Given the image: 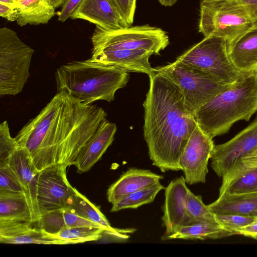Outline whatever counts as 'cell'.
<instances>
[{
    "mask_svg": "<svg viewBox=\"0 0 257 257\" xmlns=\"http://www.w3.org/2000/svg\"><path fill=\"white\" fill-rule=\"evenodd\" d=\"M106 115L96 105H86L57 92L15 138L40 171L55 164L68 167Z\"/></svg>",
    "mask_w": 257,
    "mask_h": 257,
    "instance_id": "obj_1",
    "label": "cell"
},
{
    "mask_svg": "<svg viewBox=\"0 0 257 257\" xmlns=\"http://www.w3.org/2000/svg\"><path fill=\"white\" fill-rule=\"evenodd\" d=\"M144 102V137L153 165L162 172L181 170L180 156L197 125L178 86L155 69Z\"/></svg>",
    "mask_w": 257,
    "mask_h": 257,
    "instance_id": "obj_2",
    "label": "cell"
},
{
    "mask_svg": "<svg viewBox=\"0 0 257 257\" xmlns=\"http://www.w3.org/2000/svg\"><path fill=\"white\" fill-rule=\"evenodd\" d=\"M257 111V72L245 73L194 112L197 125L211 139L227 133Z\"/></svg>",
    "mask_w": 257,
    "mask_h": 257,
    "instance_id": "obj_3",
    "label": "cell"
},
{
    "mask_svg": "<svg viewBox=\"0 0 257 257\" xmlns=\"http://www.w3.org/2000/svg\"><path fill=\"white\" fill-rule=\"evenodd\" d=\"M129 78L127 71L121 68L89 59L67 63L55 73L57 92L64 91L86 105L99 100L112 101Z\"/></svg>",
    "mask_w": 257,
    "mask_h": 257,
    "instance_id": "obj_4",
    "label": "cell"
},
{
    "mask_svg": "<svg viewBox=\"0 0 257 257\" xmlns=\"http://www.w3.org/2000/svg\"><path fill=\"white\" fill-rule=\"evenodd\" d=\"M237 0H202L199 32L204 37L233 40L254 23Z\"/></svg>",
    "mask_w": 257,
    "mask_h": 257,
    "instance_id": "obj_5",
    "label": "cell"
},
{
    "mask_svg": "<svg viewBox=\"0 0 257 257\" xmlns=\"http://www.w3.org/2000/svg\"><path fill=\"white\" fill-rule=\"evenodd\" d=\"M34 50L10 28L0 29V95L21 92L30 75Z\"/></svg>",
    "mask_w": 257,
    "mask_h": 257,
    "instance_id": "obj_6",
    "label": "cell"
},
{
    "mask_svg": "<svg viewBox=\"0 0 257 257\" xmlns=\"http://www.w3.org/2000/svg\"><path fill=\"white\" fill-rule=\"evenodd\" d=\"M156 69L178 86L185 103L194 114L198 108L229 85L210 74L178 59Z\"/></svg>",
    "mask_w": 257,
    "mask_h": 257,
    "instance_id": "obj_7",
    "label": "cell"
},
{
    "mask_svg": "<svg viewBox=\"0 0 257 257\" xmlns=\"http://www.w3.org/2000/svg\"><path fill=\"white\" fill-rule=\"evenodd\" d=\"M92 52L114 49L144 50L159 54L169 44L167 33L149 25L108 31L96 26L91 37Z\"/></svg>",
    "mask_w": 257,
    "mask_h": 257,
    "instance_id": "obj_8",
    "label": "cell"
},
{
    "mask_svg": "<svg viewBox=\"0 0 257 257\" xmlns=\"http://www.w3.org/2000/svg\"><path fill=\"white\" fill-rule=\"evenodd\" d=\"M177 59L210 74L227 85L245 74L233 65L228 54L227 42L219 37H204Z\"/></svg>",
    "mask_w": 257,
    "mask_h": 257,
    "instance_id": "obj_9",
    "label": "cell"
},
{
    "mask_svg": "<svg viewBox=\"0 0 257 257\" xmlns=\"http://www.w3.org/2000/svg\"><path fill=\"white\" fill-rule=\"evenodd\" d=\"M67 167L64 165L55 164L40 171L37 192L40 216L65 208L73 188L67 179Z\"/></svg>",
    "mask_w": 257,
    "mask_h": 257,
    "instance_id": "obj_10",
    "label": "cell"
},
{
    "mask_svg": "<svg viewBox=\"0 0 257 257\" xmlns=\"http://www.w3.org/2000/svg\"><path fill=\"white\" fill-rule=\"evenodd\" d=\"M214 145L213 139L197 125L179 160L187 184L193 185L206 182L208 161L211 159Z\"/></svg>",
    "mask_w": 257,
    "mask_h": 257,
    "instance_id": "obj_11",
    "label": "cell"
},
{
    "mask_svg": "<svg viewBox=\"0 0 257 257\" xmlns=\"http://www.w3.org/2000/svg\"><path fill=\"white\" fill-rule=\"evenodd\" d=\"M257 148V116L246 127L228 142L214 145L211 166L222 177L237 160Z\"/></svg>",
    "mask_w": 257,
    "mask_h": 257,
    "instance_id": "obj_12",
    "label": "cell"
},
{
    "mask_svg": "<svg viewBox=\"0 0 257 257\" xmlns=\"http://www.w3.org/2000/svg\"><path fill=\"white\" fill-rule=\"evenodd\" d=\"M189 190L183 176L172 180L165 188L162 221V226L165 227L166 230L162 240L177 228L188 224L187 199Z\"/></svg>",
    "mask_w": 257,
    "mask_h": 257,
    "instance_id": "obj_13",
    "label": "cell"
},
{
    "mask_svg": "<svg viewBox=\"0 0 257 257\" xmlns=\"http://www.w3.org/2000/svg\"><path fill=\"white\" fill-rule=\"evenodd\" d=\"M115 123L104 118L77 154L73 165L77 172L88 171L111 145L116 131Z\"/></svg>",
    "mask_w": 257,
    "mask_h": 257,
    "instance_id": "obj_14",
    "label": "cell"
},
{
    "mask_svg": "<svg viewBox=\"0 0 257 257\" xmlns=\"http://www.w3.org/2000/svg\"><path fill=\"white\" fill-rule=\"evenodd\" d=\"M9 164L15 171L21 182L37 222L40 217L37 201V186L40 171L33 163L27 150L20 146L11 156Z\"/></svg>",
    "mask_w": 257,
    "mask_h": 257,
    "instance_id": "obj_15",
    "label": "cell"
},
{
    "mask_svg": "<svg viewBox=\"0 0 257 257\" xmlns=\"http://www.w3.org/2000/svg\"><path fill=\"white\" fill-rule=\"evenodd\" d=\"M228 54L234 67L242 73L257 72V21L227 42Z\"/></svg>",
    "mask_w": 257,
    "mask_h": 257,
    "instance_id": "obj_16",
    "label": "cell"
},
{
    "mask_svg": "<svg viewBox=\"0 0 257 257\" xmlns=\"http://www.w3.org/2000/svg\"><path fill=\"white\" fill-rule=\"evenodd\" d=\"M71 19H83L108 31L127 28L110 0H82Z\"/></svg>",
    "mask_w": 257,
    "mask_h": 257,
    "instance_id": "obj_17",
    "label": "cell"
},
{
    "mask_svg": "<svg viewBox=\"0 0 257 257\" xmlns=\"http://www.w3.org/2000/svg\"><path fill=\"white\" fill-rule=\"evenodd\" d=\"M152 54L144 50L114 49L92 52L89 59L149 76L155 70L149 61Z\"/></svg>",
    "mask_w": 257,
    "mask_h": 257,
    "instance_id": "obj_18",
    "label": "cell"
},
{
    "mask_svg": "<svg viewBox=\"0 0 257 257\" xmlns=\"http://www.w3.org/2000/svg\"><path fill=\"white\" fill-rule=\"evenodd\" d=\"M64 209L100 225L104 229L105 233L118 239H127L130 237L128 234L136 231L133 228H117L112 227L99 208L74 187Z\"/></svg>",
    "mask_w": 257,
    "mask_h": 257,
    "instance_id": "obj_19",
    "label": "cell"
},
{
    "mask_svg": "<svg viewBox=\"0 0 257 257\" xmlns=\"http://www.w3.org/2000/svg\"><path fill=\"white\" fill-rule=\"evenodd\" d=\"M162 175L149 170L130 168L123 173L107 190L109 202L114 204L125 196L160 181Z\"/></svg>",
    "mask_w": 257,
    "mask_h": 257,
    "instance_id": "obj_20",
    "label": "cell"
},
{
    "mask_svg": "<svg viewBox=\"0 0 257 257\" xmlns=\"http://www.w3.org/2000/svg\"><path fill=\"white\" fill-rule=\"evenodd\" d=\"M219 195L238 194L257 190V167L236 162L222 176Z\"/></svg>",
    "mask_w": 257,
    "mask_h": 257,
    "instance_id": "obj_21",
    "label": "cell"
},
{
    "mask_svg": "<svg viewBox=\"0 0 257 257\" xmlns=\"http://www.w3.org/2000/svg\"><path fill=\"white\" fill-rule=\"evenodd\" d=\"M33 222L16 221L7 231L6 237L0 238V242L5 244H66L65 242L54 235L40 228L32 227Z\"/></svg>",
    "mask_w": 257,
    "mask_h": 257,
    "instance_id": "obj_22",
    "label": "cell"
},
{
    "mask_svg": "<svg viewBox=\"0 0 257 257\" xmlns=\"http://www.w3.org/2000/svg\"><path fill=\"white\" fill-rule=\"evenodd\" d=\"M207 207L214 214H237L255 216L257 215V190L219 195Z\"/></svg>",
    "mask_w": 257,
    "mask_h": 257,
    "instance_id": "obj_23",
    "label": "cell"
},
{
    "mask_svg": "<svg viewBox=\"0 0 257 257\" xmlns=\"http://www.w3.org/2000/svg\"><path fill=\"white\" fill-rule=\"evenodd\" d=\"M0 220L36 222L24 193L0 190Z\"/></svg>",
    "mask_w": 257,
    "mask_h": 257,
    "instance_id": "obj_24",
    "label": "cell"
},
{
    "mask_svg": "<svg viewBox=\"0 0 257 257\" xmlns=\"http://www.w3.org/2000/svg\"><path fill=\"white\" fill-rule=\"evenodd\" d=\"M233 235H235L234 232L225 229L218 223L200 222L181 226L162 240L173 239H215Z\"/></svg>",
    "mask_w": 257,
    "mask_h": 257,
    "instance_id": "obj_25",
    "label": "cell"
},
{
    "mask_svg": "<svg viewBox=\"0 0 257 257\" xmlns=\"http://www.w3.org/2000/svg\"><path fill=\"white\" fill-rule=\"evenodd\" d=\"M19 11L18 25L47 24L55 15V9L49 0H17Z\"/></svg>",
    "mask_w": 257,
    "mask_h": 257,
    "instance_id": "obj_26",
    "label": "cell"
},
{
    "mask_svg": "<svg viewBox=\"0 0 257 257\" xmlns=\"http://www.w3.org/2000/svg\"><path fill=\"white\" fill-rule=\"evenodd\" d=\"M165 187L160 181L133 192L112 204L110 211L116 212L125 209H137L154 200L157 195Z\"/></svg>",
    "mask_w": 257,
    "mask_h": 257,
    "instance_id": "obj_27",
    "label": "cell"
},
{
    "mask_svg": "<svg viewBox=\"0 0 257 257\" xmlns=\"http://www.w3.org/2000/svg\"><path fill=\"white\" fill-rule=\"evenodd\" d=\"M104 229L95 227H70L61 230L56 236L64 240L66 244L96 241L102 237Z\"/></svg>",
    "mask_w": 257,
    "mask_h": 257,
    "instance_id": "obj_28",
    "label": "cell"
},
{
    "mask_svg": "<svg viewBox=\"0 0 257 257\" xmlns=\"http://www.w3.org/2000/svg\"><path fill=\"white\" fill-rule=\"evenodd\" d=\"M187 214L188 225L200 222L218 223L215 215L203 203L202 197L195 195L190 190L187 199Z\"/></svg>",
    "mask_w": 257,
    "mask_h": 257,
    "instance_id": "obj_29",
    "label": "cell"
},
{
    "mask_svg": "<svg viewBox=\"0 0 257 257\" xmlns=\"http://www.w3.org/2000/svg\"><path fill=\"white\" fill-rule=\"evenodd\" d=\"M16 138L11 136L7 121L0 124V165L9 164L12 154L19 147Z\"/></svg>",
    "mask_w": 257,
    "mask_h": 257,
    "instance_id": "obj_30",
    "label": "cell"
},
{
    "mask_svg": "<svg viewBox=\"0 0 257 257\" xmlns=\"http://www.w3.org/2000/svg\"><path fill=\"white\" fill-rule=\"evenodd\" d=\"M218 223L225 229L237 234L236 230L246 226L257 219L254 216L237 214H214Z\"/></svg>",
    "mask_w": 257,
    "mask_h": 257,
    "instance_id": "obj_31",
    "label": "cell"
},
{
    "mask_svg": "<svg viewBox=\"0 0 257 257\" xmlns=\"http://www.w3.org/2000/svg\"><path fill=\"white\" fill-rule=\"evenodd\" d=\"M0 190L24 193L16 173L9 164L0 165Z\"/></svg>",
    "mask_w": 257,
    "mask_h": 257,
    "instance_id": "obj_32",
    "label": "cell"
},
{
    "mask_svg": "<svg viewBox=\"0 0 257 257\" xmlns=\"http://www.w3.org/2000/svg\"><path fill=\"white\" fill-rule=\"evenodd\" d=\"M127 27L134 21L136 0H110Z\"/></svg>",
    "mask_w": 257,
    "mask_h": 257,
    "instance_id": "obj_33",
    "label": "cell"
},
{
    "mask_svg": "<svg viewBox=\"0 0 257 257\" xmlns=\"http://www.w3.org/2000/svg\"><path fill=\"white\" fill-rule=\"evenodd\" d=\"M82 0H66L58 13V21L63 22L71 18Z\"/></svg>",
    "mask_w": 257,
    "mask_h": 257,
    "instance_id": "obj_34",
    "label": "cell"
},
{
    "mask_svg": "<svg viewBox=\"0 0 257 257\" xmlns=\"http://www.w3.org/2000/svg\"><path fill=\"white\" fill-rule=\"evenodd\" d=\"M0 16L8 21H17L19 17L18 7L0 3Z\"/></svg>",
    "mask_w": 257,
    "mask_h": 257,
    "instance_id": "obj_35",
    "label": "cell"
},
{
    "mask_svg": "<svg viewBox=\"0 0 257 257\" xmlns=\"http://www.w3.org/2000/svg\"><path fill=\"white\" fill-rule=\"evenodd\" d=\"M237 234L257 239V219L253 222L236 230Z\"/></svg>",
    "mask_w": 257,
    "mask_h": 257,
    "instance_id": "obj_36",
    "label": "cell"
},
{
    "mask_svg": "<svg viewBox=\"0 0 257 257\" xmlns=\"http://www.w3.org/2000/svg\"><path fill=\"white\" fill-rule=\"evenodd\" d=\"M254 22L257 21V0H237Z\"/></svg>",
    "mask_w": 257,
    "mask_h": 257,
    "instance_id": "obj_37",
    "label": "cell"
},
{
    "mask_svg": "<svg viewBox=\"0 0 257 257\" xmlns=\"http://www.w3.org/2000/svg\"><path fill=\"white\" fill-rule=\"evenodd\" d=\"M66 0H49L51 5L55 8L57 9L60 6H62Z\"/></svg>",
    "mask_w": 257,
    "mask_h": 257,
    "instance_id": "obj_38",
    "label": "cell"
},
{
    "mask_svg": "<svg viewBox=\"0 0 257 257\" xmlns=\"http://www.w3.org/2000/svg\"><path fill=\"white\" fill-rule=\"evenodd\" d=\"M159 3L165 7H171L174 5L177 0H158Z\"/></svg>",
    "mask_w": 257,
    "mask_h": 257,
    "instance_id": "obj_39",
    "label": "cell"
},
{
    "mask_svg": "<svg viewBox=\"0 0 257 257\" xmlns=\"http://www.w3.org/2000/svg\"><path fill=\"white\" fill-rule=\"evenodd\" d=\"M0 3L7 5L17 6V0H0Z\"/></svg>",
    "mask_w": 257,
    "mask_h": 257,
    "instance_id": "obj_40",
    "label": "cell"
},
{
    "mask_svg": "<svg viewBox=\"0 0 257 257\" xmlns=\"http://www.w3.org/2000/svg\"><path fill=\"white\" fill-rule=\"evenodd\" d=\"M255 217H257V215H256V216H255Z\"/></svg>",
    "mask_w": 257,
    "mask_h": 257,
    "instance_id": "obj_41",
    "label": "cell"
}]
</instances>
